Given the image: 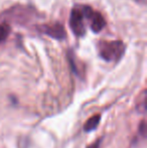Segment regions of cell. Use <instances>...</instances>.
<instances>
[{
    "mask_svg": "<svg viewBox=\"0 0 147 148\" xmlns=\"http://www.w3.org/2000/svg\"><path fill=\"white\" fill-rule=\"evenodd\" d=\"M99 55L107 62H118L123 57L125 45L120 40L101 41L98 45Z\"/></svg>",
    "mask_w": 147,
    "mask_h": 148,
    "instance_id": "1",
    "label": "cell"
},
{
    "mask_svg": "<svg viewBox=\"0 0 147 148\" xmlns=\"http://www.w3.org/2000/svg\"><path fill=\"white\" fill-rule=\"evenodd\" d=\"M10 26L7 23H1L0 24V43L3 42L8 37L10 32Z\"/></svg>",
    "mask_w": 147,
    "mask_h": 148,
    "instance_id": "7",
    "label": "cell"
},
{
    "mask_svg": "<svg viewBox=\"0 0 147 148\" xmlns=\"http://www.w3.org/2000/svg\"><path fill=\"white\" fill-rule=\"evenodd\" d=\"M101 121V115L100 114H95L92 117H90L88 120L86 121V123L84 124V131L85 132H91L97 129L98 125L100 124Z\"/></svg>",
    "mask_w": 147,
    "mask_h": 148,
    "instance_id": "5",
    "label": "cell"
},
{
    "mask_svg": "<svg viewBox=\"0 0 147 148\" xmlns=\"http://www.w3.org/2000/svg\"><path fill=\"white\" fill-rule=\"evenodd\" d=\"M135 107L139 113L144 114L146 112V91L143 90L138 96V99L135 102Z\"/></svg>",
    "mask_w": 147,
    "mask_h": 148,
    "instance_id": "6",
    "label": "cell"
},
{
    "mask_svg": "<svg viewBox=\"0 0 147 148\" xmlns=\"http://www.w3.org/2000/svg\"><path fill=\"white\" fill-rule=\"evenodd\" d=\"M82 8L85 14V18L89 20L90 26L94 32H99L105 27L106 21L100 12L95 11L89 6H82Z\"/></svg>",
    "mask_w": 147,
    "mask_h": 148,
    "instance_id": "3",
    "label": "cell"
},
{
    "mask_svg": "<svg viewBox=\"0 0 147 148\" xmlns=\"http://www.w3.org/2000/svg\"><path fill=\"white\" fill-rule=\"evenodd\" d=\"M38 29L40 32L49 35L53 38L59 39V40L66 38V30L64 26L59 22H55V23L51 24H43V25L39 26Z\"/></svg>",
    "mask_w": 147,
    "mask_h": 148,
    "instance_id": "4",
    "label": "cell"
},
{
    "mask_svg": "<svg viewBox=\"0 0 147 148\" xmlns=\"http://www.w3.org/2000/svg\"><path fill=\"white\" fill-rule=\"evenodd\" d=\"M102 140H103V137H101V138L97 139V140H95L94 142L92 143V144L88 145V146H87V148H100L101 143H102Z\"/></svg>",
    "mask_w": 147,
    "mask_h": 148,
    "instance_id": "9",
    "label": "cell"
},
{
    "mask_svg": "<svg viewBox=\"0 0 147 148\" xmlns=\"http://www.w3.org/2000/svg\"><path fill=\"white\" fill-rule=\"evenodd\" d=\"M139 134L141 135L143 138H145L146 136V125H145V120H142L141 123L139 125Z\"/></svg>",
    "mask_w": 147,
    "mask_h": 148,
    "instance_id": "8",
    "label": "cell"
},
{
    "mask_svg": "<svg viewBox=\"0 0 147 148\" xmlns=\"http://www.w3.org/2000/svg\"><path fill=\"white\" fill-rule=\"evenodd\" d=\"M85 19L86 18H85V14L82 7H76L72 10L71 18H70V26L77 36H83L86 33Z\"/></svg>",
    "mask_w": 147,
    "mask_h": 148,
    "instance_id": "2",
    "label": "cell"
}]
</instances>
